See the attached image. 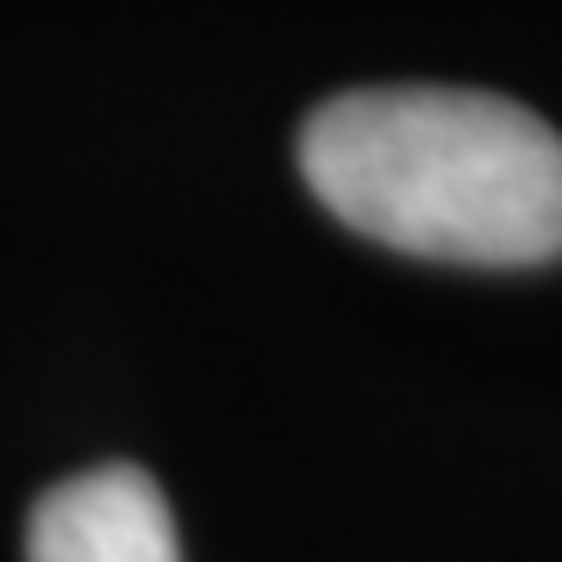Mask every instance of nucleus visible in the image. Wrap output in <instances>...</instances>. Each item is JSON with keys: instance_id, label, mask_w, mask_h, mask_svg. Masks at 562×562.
<instances>
[{"instance_id": "obj_1", "label": "nucleus", "mask_w": 562, "mask_h": 562, "mask_svg": "<svg viewBox=\"0 0 562 562\" xmlns=\"http://www.w3.org/2000/svg\"><path fill=\"white\" fill-rule=\"evenodd\" d=\"M294 157L325 213L387 250L462 269L562 257V132L506 94L350 88L313 106Z\"/></svg>"}, {"instance_id": "obj_2", "label": "nucleus", "mask_w": 562, "mask_h": 562, "mask_svg": "<svg viewBox=\"0 0 562 562\" xmlns=\"http://www.w3.org/2000/svg\"><path fill=\"white\" fill-rule=\"evenodd\" d=\"M25 562H181V538L162 487L132 462H106L32 506Z\"/></svg>"}]
</instances>
